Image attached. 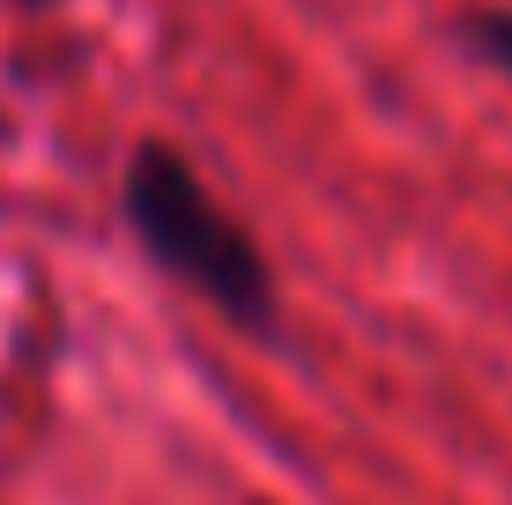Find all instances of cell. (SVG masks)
<instances>
[{"mask_svg":"<svg viewBox=\"0 0 512 505\" xmlns=\"http://www.w3.org/2000/svg\"><path fill=\"white\" fill-rule=\"evenodd\" d=\"M0 134H8V112H0Z\"/></svg>","mask_w":512,"mask_h":505,"instance_id":"obj_4","label":"cell"},{"mask_svg":"<svg viewBox=\"0 0 512 505\" xmlns=\"http://www.w3.org/2000/svg\"><path fill=\"white\" fill-rule=\"evenodd\" d=\"M15 8H30V15H52V8H67V0H15Z\"/></svg>","mask_w":512,"mask_h":505,"instance_id":"obj_3","label":"cell"},{"mask_svg":"<svg viewBox=\"0 0 512 505\" xmlns=\"http://www.w3.org/2000/svg\"><path fill=\"white\" fill-rule=\"evenodd\" d=\"M119 216H127L134 246L179 290H193L216 320H231L238 335H275L282 327L275 260L260 253L245 216L216 201V186L201 179V164L171 134L134 142L127 171H119Z\"/></svg>","mask_w":512,"mask_h":505,"instance_id":"obj_1","label":"cell"},{"mask_svg":"<svg viewBox=\"0 0 512 505\" xmlns=\"http://www.w3.org/2000/svg\"><path fill=\"white\" fill-rule=\"evenodd\" d=\"M253 505H275V498H253Z\"/></svg>","mask_w":512,"mask_h":505,"instance_id":"obj_5","label":"cell"},{"mask_svg":"<svg viewBox=\"0 0 512 505\" xmlns=\"http://www.w3.org/2000/svg\"><path fill=\"white\" fill-rule=\"evenodd\" d=\"M461 45L475 52L483 67H498V75L512 82V8H490V0H475V8H461Z\"/></svg>","mask_w":512,"mask_h":505,"instance_id":"obj_2","label":"cell"}]
</instances>
